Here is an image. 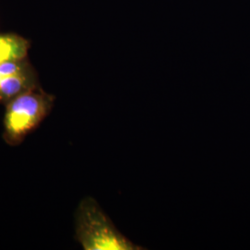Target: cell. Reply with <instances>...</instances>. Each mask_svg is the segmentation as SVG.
I'll return each instance as SVG.
<instances>
[{"instance_id":"cell-2","label":"cell","mask_w":250,"mask_h":250,"mask_svg":"<svg viewBox=\"0 0 250 250\" xmlns=\"http://www.w3.org/2000/svg\"><path fill=\"white\" fill-rule=\"evenodd\" d=\"M54 97L39 86L29 90L6 104L3 137L6 143L17 146L49 114Z\"/></svg>"},{"instance_id":"cell-3","label":"cell","mask_w":250,"mask_h":250,"mask_svg":"<svg viewBox=\"0 0 250 250\" xmlns=\"http://www.w3.org/2000/svg\"><path fill=\"white\" fill-rule=\"evenodd\" d=\"M38 86L37 73L26 58L0 64V103L7 104Z\"/></svg>"},{"instance_id":"cell-1","label":"cell","mask_w":250,"mask_h":250,"mask_svg":"<svg viewBox=\"0 0 250 250\" xmlns=\"http://www.w3.org/2000/svg\"><path fill=\"white\" fill-rule=\"evenodd\" d=\"M75 237L85 250H143L116 228L99 203L87 197L75 212Z\"/></svg>"},{"instance_id":"cell-4","label":"cell","mask_w":250,"mask_h":250,"mask_svg":"<svg viewBox=\"0 0 250 250\" xmlns=\"http://www.w3.org/2000/svg\"><path fill=\"white\" fill-rule=\"evenodd\" d=\"M30 42L16 34L0 35V64L27 58Z\"/></svg>"}]
</instances>
